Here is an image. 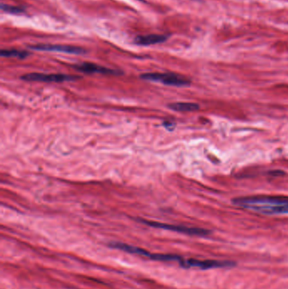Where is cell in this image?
<instances>
[{"instance_id":"cell-1","label":"cell","mask_w":288,"mask_h":289,"mask_svg":"<svg viewBox=\"0 0 288 289\" xmlns=\"http://www.w3.org/2000/svg\"><path fill=\"white\" fill-rule=\"evenodd\" d=\"M236 206L266 215L288 214V197L259 195L238 198L233 200Z\"/></svg>"},{"instance_id":"cell-2","label":"cell","mask_w":288,"mask_h":289,"mask_svg":"<svg viewBox=\"0 0 288 289\" xmlns=\"http://www.w3.org/2000/svg\"><path fill=\"white\" fill-rule=\"evenodd\" d=\"M141 78L148 81L162 83L167 86H186L190 85V80L174 73H144L141 75Z\"/></svg>"},{"instance_id":"cell-3","label":"cell","mask_w":288,"mask_h":289,"mask_svg":"<svg viewBox=\"0 0 288 289\" xmlns=\"http://www.w3.org/2000/svg\"><path fill=\"white\" fill-rule=\"evenodd\" d=\"M141 224H146L150 227H156V228H160V229H165V230L174 231L176 233H184L191 236H207L209 233V231L204 228H199V227H185V226H178V225H172V224H162V223H158V222H152V221L144 220V219H137Z\"/></svg>"},{"instance_id":"cell-4","label":"cell","mask_w":288,"mask_h":289,"mask_svg":"<svg viewBox=\"0 0 288 289\" xmlns=\"http://www.w3.org/2000/svg\"><path fill=\"white\" fill-rule=\"evenodd\" d=\"M26 81L36 82L62 83L65 81H74L79 79V76H69L64 74H42V73H29L20 77Z\"/></svg>"},{"instance_id":"cell-5","label":"cell","mask_w":288,"mask_h":289,"mask_svg":"<svg viewBox=\"0 0 288 289\" xmlns=\"http://www.w3.org/2000/svg\"><path fill=\"white\" fill-rule=\"evenodd\" d=\"M180 265L185 268L195 267L201 270L213 269V268H223V267H230L233 266L235 264L233 261L227 260H197V259H189L183 260L181 258L179 260Z\"/></svg>"},{"instance_id":"cell-6","label":"cell","mask_w":288,"mask_h":289,"mask_svg":"<svg viewBox=\"0 0 288 289\" xmlns=\"http://www.w3.org/2000/svg\"><path fill=\"white\" fill-rule=\"evenodd\" d=\"M30 48L36 51H48V52H59V53H69V54H85L86 50L80 47L61 45V44H36L30 47Z\"/></svg>"},{"instance_id":"cell-7","label":"cell","mask_w":288,"mask_h":289,"mask_svg":"<svg viewBox=\"0 0 288 289\" xmlns=\"http://www.w3.org/2000/svg\"><path fill=\"white\" fill-rule=\"evenodd\" d=\"M74 68L80 72L86 74H102V75H112V76H120L123 72L116 69H108L103 66H100L92 63H82L76 65Z\"/></svg>"},{"instance_id":"cell-8","label":"cell","mask_w":288,"mask_h":289,"mask_svg":"<svg viewBox=\"0 0 288 289\" xmlns=\"http://www.w3.org/2000/svg\"><path fill=\"white\" fill-rule=\"evenodd\" d=\"M168 38L167 35L163 34H150L144 36H138L134 38V43L141 46H150L158 43H164Z\"/></svg>"},{"instance_id":"cell-9","label":"cell","mask_w":288,"mask_h":289,"mask_svg":"<svg viewBox=\"0 0 288 289\" xmlns=\"http://www.w3.org/2000/svg\"><path fill=\"white\" fill-rule=\"evenodd\" d=\"M110 246L114 248V249H118V250H123L127 253L136 254V255H140L142 257H149L150 254L148 251L138 247L133 246V245H129V244H126L124 243H111Z\"/></svg>"},{"instance_id":"cell-10","label":"cell","mask_w":288,"mask_h":289,"mask_svg":"<svg viewBox=\"0 0 288 289\" xmlns=\"http://www.w3.org/2000/svg\"><path fill=\"white\" fill-rule=\"evenodd\" d=\"M168 108L176 112H194L200 109V106L193 102H174L168 105Z\"/></svg>"},{"instance_id":"cell-11","label":"cell","mask_w":288,"mask_h":289,"mask_svg":"<svg viewBox=\"0 0 288 289\" xmlns=\"http://www.w3.org/2000/svg\"><path fill=\"white\" fill-rule=\"evenodd\" d=\"M2 57L6 58H17V59H24L29 55L30 53L23 50L17 49H3L0 52Z\"/></svg>"},{"instance_id":"cell-12","label":"cell","mask_w":288,"mask_h":289,"mask_svg":"<svg viewBox=\"0 0 288 289\" xmlns=\"http://www.w3.org/2000/svg\"><path fill=\"white\" fill-rule=\"evenodd\" d=\"M1 10L5 12H8L10 14H15V15H18V14H22L25 12V9L22 7L12 6V5H8V4H1Z\"/></svg>"}]
</instances>
